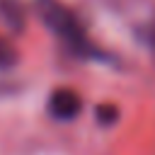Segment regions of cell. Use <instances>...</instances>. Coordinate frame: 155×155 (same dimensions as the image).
<instances>
[{"label": "cell", "mask_w": 155, "mask_h": 155, "mask_svg": "<svg viewBox=\"0 0 155 155\" xmlns=\"http://www.w3.org/2000/svg\"><path fill=\"white\" fill-rule=\"evenodd\" d=\"M36 12L44 19V24L61 39V44L78 58H92V61H107L109 56L99 51L85 34L78 17L58 0H36Z\"/></svg>", "instance_id": "cell-1"}, {"label": "cell", "mask_w": 155, "mask_h": 155, "mask_svg": "<svg viewBox=\"0 0 155 155\" xmlns=\"http://www.w3.org/2000/svg\"><path fill=\"white\" fill-rule=\"evenodd\" d=\"M17 63V48L12 46V41L0 36V70H7Z\"/></svg>", "instance_id": "cell-4"}, {"label": "cell", "mask_w": 155, "mask_h": 155, "mask_svg": "<svg viewBox=\"0 0 155 155\" xmlns=\"http://www.w3.org/2000/svg\"><path fill=\"white\" fill-rule=\"evenodd\" d=\"M80 94L75 90H68V87H61V90H53L51 97H48V114L58 121H70L80 114Z\"/></svg>", "instance_id": "cell-2"}, {"label": "cell", "mask_w": 155, "mask_h": 155, "mask_svg": "<svg viewBox=\"0 0 155 155\" xmlns=\"http://www.w3.org/2000/svg\"><path fill=\"white\" fill-rule=\"evenodd\" d=\"M0 17L15 31H19L24 27V12H22V7H19L17 0H0Z\"/></svg>", "instance_id": "cell-3"}, {"label": "cell", "mask_w": 155, "mask_h": 155, "mask_svg": "<svg viewBox=\"0 0 155 155\" xmlns=\"http://www.w3.org/2000/svg\"><path fill=\"white\" fill-rule=\"evenodd\" d=\"M94 116H97V121H99L102 126H111V124H116V119H119V109H116L114 104H99V107L94 109Z\"/></svg>", "instance_id": "cell-5"}]
</instances>
